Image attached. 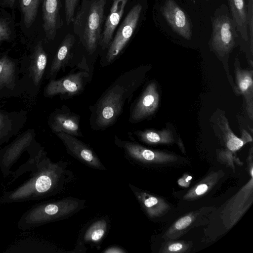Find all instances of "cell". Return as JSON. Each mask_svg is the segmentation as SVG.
Here are the masks:
<instances>
[{
	"label": "cell",
	"mask_w": 253,
	"mask_h": 253,
	"mask_svg": "<svg viewBox=\"0 0 253 253\" xmlns=\"http://www.w3.org/2000/svg\"><path fill=\"white\" fill-rule=\"evenodd\" d=\"M128 0H113L101 33L100 44L106 49L109 46L115 31L123 15Z\"/></svg>",
	"instance_id": "19"
},
{
	"label": "cell",
	"mask_w": 253,
	"mask_h": 253,
	"mask_svg": "<svg viewBox=\"0 0 253 253\" xmlns=\"http://www.w3.org/2000/svg\"><path fill=\"white\" fill-rule=\"evenodd\" d=\"M24 112H7L0 110V147L16 136L25 122Z\"/></svg>",
	"instance_id": "18"
},
{
	"label": "cell",
	"mask_w": 253,
	"mask_h": 253,
	"mask_svg": "<svg viewBox=\"0 0 253 253\" xmlns=\"http://www.w3.org/2000/svg\"></svg>",
	"instance_id": "37"
},
{
	"label": "cell",
	"mask_w": 253,
	"mask_h": 253,
	"mask_svg": "<svg viewBox=\"0 0 253 253\" xmlns=\"http://www.w3.org/2000/svg\"><path fill=\"white\" fill-rule=\"evenodd\" d=\"M224 175L222 170L210 172L184 195L183 199L193 201L201 198L208 194Z\"/></svg>",
	"instance_id": "24"
},
{
	"label": "cell",
	"mask_w": 253,
	"mask_h": 253,
	"mask_svg": "<svg viewBox=\"0 0 253 253\" xmlns=\"http://www.w3.org/2000/svg\"><path fill=\"white\" fill-rule=\"evenodd\" d=\"M219 126L223 132L224 148L218 150L217 159L219 162L230 167L235 171V164L242 166L243 163L237 157L236 152L248 142H252L251 134L245 129H242L241 138L237 137L231 130L228 122L225 117L219 121Z\"/></svg>",
	"instance_id": "7"
},
{
	"label": "cell",
	"mask_w": 253,
	"mask_h": 253,
	"mask_svg": "<svg viewBox=\"0 0 253 253\" xmlns=\"http://www.w3.org/2000/svg\"><path fill=\"white\" fill-rule=\"evenodd\" d=\"M41 0H19L23 20L26 28H29L37 17Z\"/></svg>",
	"instance_id": "29"
},
{
	"label": "cell",
	"mask_w": 253,
	"mask_h": 253,
	"mask_svg": "<svg viewBox=\"0 0 253 253\" xmlns=\"http://www.w3.org/2000/svg\"><path fill=\"white\" fill-rule=\"evenodd\" d=\"M78 2L79 0H64L65 20L68 25L73 22Z\"/></svg>",
	"instance_id": "32"
},
{
	"label": "cell",
	"mask_w": 253,
	"mask_h": 253,
	"mask_svg": "<svg viewBox=\"0 0 253 253\" xmlns=\"http://www.w3.org/2000/svg\"><path fill=\"white\" fill-rule=\"evenodd\" d=\"M71 154L88 165L99 169L104 168L93 151L76 136L60 132L56 134Z\"/></svg>",
	"instance_id": "16"
},
{
	"label": "cell",
	"mask_w": 253,
	"mask_h": 253,
	"mask_svg": "<svg viewBox=\"0 0 253 253\" xmlns=\"http://www.w3.org/2000/svg\"><path fill=\"white\" fill-rule=\"evenodd\" d=\"M47 62V56L42 42H38L34 48L29 67L30 75L34 85H39L44 74Z\"/></svg>",
	"instance_id": "25"
},
{
	"label": "cell",
	"mask_w": 253,
	"mask_h": 253,
	"mask_svg": "<svg viewBox=\"0 0 253 253\" xmlns=\"http://www.w3.org/2000/svg\"><path fill=\"white\" fill-rule=\"evenodd\" d=\"M75 41V36L71 33L67 34L62 40L51 64L49 73L51 80H55L58 72L68 63Z\"/></svg>",
	"instance_id": "21"
},
{
	"label": "cell",
	"mask_w": 253,
	"mask_h": 253,
	"mask_svg": "<svg viewBox=\"0 0 253 253\" xmlns=\"http://www.w3.org/2000/svg\"><path fill=\"white\" fill-rule=\"evenodd\" d=\"M104 252L105 253H122L125 251L121 248L113 247L107 249Z\"/></svg>",
	"instance_id": "35"
},
{
	"label": "cell",
	"mask_w": 253,
	"mask_h": 253,
	"mask_svg": "<svg viewBox=\"0 0 253 253\" xmlns=\"http://www.w3.org/2000/svg\"><path fill=\"white\" fill-rule=\"evenodd\" d=\"M17 69L16 62L7 55L0 58V90L3 88H14Z\"/></svg>",
	"instance_id": "27"
},
{
	"label": "cell",
	"mask_w": 253,
	"mask_h": 253,
	"mask_svg": "<svg viewBox=\"0 0 253 253\" xmlns=\"http://www.w3.org/2000/svg\"><path fill=\"white\" fill-rule=\"evenodd\" d=\"M211 22L210 44L218 55L224 56L233 49L240 38L227 6L222 4L217 8Z\"/></svg>",
	"instance_id": "5"
},
{
	"label": "cell",
	"mask_w": 253,
	"mask_h": 253,
	"mask_svg": "<svg viewBox=\"0 0 253 253\" xmlns=\"http://www.w3.org/2000/svg\"><path fill=\"white\" fill-rule=\"evenodd\" d=\"M9 0L11 2H13L14 1V0Z\"/></svg>",
	"instance_id": "36"
},
{
	"label": "cell",
	"mask_w": 253,
	"mask_h": 253,
	"mask_svg": "<svg viewBox=\"0 0 253 253\" xmlns=\"http://www.w3.org/2000/svg\"><path fill=\"white\" fill-rule=\"evenodd\" d=\"M192 246V242L169 240L162 244L159 253H188Z\"/></svg>",
	"instance_id": "31"
},
{
	"label": "cell",
	"mask_w": 253,
	"mask_h": 253,
	"mask_svg": "<svg viewBox=\"0 0 253 253\" xmlns=\"http://www.w3.org/2000/svg\"><path fill=\"white\" fill-rule=\"evenodd\" d=\"M80 121L79 115L71 112L67 106H63L50 114L48 124L55 134L64 132L76 137L82 136Z\"/></svg>",
	"instance_id": "12"
},
{
	"label": "cell",
	"mask_w": 253,
	"mask_h": 253,
	"mask_svg": "<svg viewBox=\"0 0 253 253\" xmlns=\"http://www.w3.org/2000/svg\"><path fill=\"white\" fill-rule=\"evenodd\" d=\"M63 178L61 164L52 162L45 152L31 171L29 178L0 196V204L38 200L52 195L60 189Z\"/></svg>",
	"instance_id": "2"
},
{
	"label": "cell",
	"mask_w": 253,
	"mask_h": 253,
	"mask_svg": "<svg viewBox=\"0 0 253 253\" xmlns=\"http://www.w3.org/2000/svg\"><path fill=\"white\" fill-rule=\"evenodd\" d=\"M161 11L166 21L175 33L186 40L191 39L192 30L190 20L174 0H166Z\"/></svg>",
	"instance_id": "11"
},
{
	"label": "cell",
	"mask_w": 253,
	"mask_h": 253,
	"mask_svg": "<svg viewBox=\"0 0 253 253\" xmlns=\"http://www.w3.org/2000/svg\"><path fill=\"white\" fill-rule=\"evenodd\" d=\"M135 195L146 213L150 218L161 217L170 210V206L162 198L144 192H137Z\"/></svg>",
	"instance_id": "20"
},
{
	"label": "cell",
	"mask_w": 253,
	"mask_h": 253,
	"mask_svg": "<svg viewBox=\"0 0 253 253\" xmlns=\"http://www.w3.org/2000/svg\"><path fill=\"white\" fill-rule=\"evenodd\" d=\"M77 200L67 199L36 204L25 211L17 222L21 230H29L42 225L76 211Z\"/></svg>",
	"instance_id": "4"
},
{
	"label": "cell",
	"mask_w": 253,
	"mask_h": 253,
	"mask_svg": "<svg viewBox=\"0 0 253 253\" xmlns=\"http://www.w3.org/2000/svg\"><path fill=\"white\" fill-rule=\"evenodd\" d=\"M253 72L239 67L235 69L236 83L238 89L245 98L246 109L249 118L253 119Z\"/></svg>",
	"instance_id": "23"
},
{
	"label": "cell",
	"mask_w": 253,
	"mask_h": 253,
	"mask_svg": "<svg viewBox=\"0 0 253 253\" xmlns=\"http://www.w3.org/2000/svg\"><path fill=\"white\" fill-rule=\"evenodd\" d=\"M159 103V94L156 84L151 82L131 109L129 121L137 123L152 115L158 108Z\"/></svg>",
	"instance_id": "14"
},
{
	"label": "cell",
	"mask_w": 253,
	"mask_h": 253,
	"mask_svg": "<svg viewBox=\"0 0 253 253\" xmlns=\"http://www.w3.org/2000/svg\"><path fill=\"white\" fill-rule=\"evenodd\" d=\"M61 0H42V27L47 41L54 39L57 31L62 28Z\"/></svg>",
	"instance_id": "17"
},
{
	"label": "cell",
	"mask_w": 253,
	"mask_h": 253,
	"mask_svg": "<svg viewBox=\"0 0 253 253\" xmlns=\"http://www.w3.org/2000/svg\"><path fill=\"white\" fill-rule=\"evenodd\" d=\"M34 129L19 134L10 143L0 149V169L4 178L11 175V168L22 154L36 141Z\"/></svg>",
	"instance_id": "10"
},
{
	"label": "cell",
	"mask_w": 253,
	"mask_h": 253,
	"mask_svg": "<svg viewBox=\"0 0 253 253\" xmlns=\"http://www.w3.org/2000/svg\"><path fill=\"white\" fill-rule=\"evenodd\" d=\"M134 134L141 141L149 144H170L174 142L173 135L169 129L160 131L147 129L136 131Z\"/></svg>",
	"instance_id": "28"
},
{
	"label": "cell",
	"mask_w": 253,
	"mask_h": 253,
	"mask_svg": "<svg viewBox=\"0 0 253 253\" xmlns=\"http://www.w3.org/2000/svg\"><path fill=\"white\" fill-rule=\"evenodd\" d=\"M106 0H82L73 20V31L88 53L100 44Z\"/></svg>",
	"instance_id": "3"
},
{
	"label": "cell",
	"mask_w": 253,
	"mask_h": 253,
	"mask_svg": "<svg viewBox=\"0 0 253 253\" xmlns=\"http://www.w3.org/2000/svg\"><path fill=\"white\" fill-rule=\"evenodd\" d=\"M29 155L28 160L11 173V178L7 185L12 184L16 180L27 172H31L37 166L43 154L45 153L40 143L36 141L27 151Z\"/></svg>",
	"instance_id": "26"
},
{
	"label": "cell",
	"mask_w": 253,
	"mask_h": 253,
	"mask_svg": "<svg viewBox=\"0 0 253 253\" xmlns=\"http://www.w3.org/2000/svg\"><path fill=\"white\" fill-rule=\"evenodd\" d=\"M107 229V223L104 220L96 221L92 223L85 233V241L97 242L104 237Z\"/></svg>",
	"instance_id": "30"
},
{
	"label": "cell",
	"mask_w": 253,
	"mask_h": 253,
	"mask_svg": "<svg viewBox=\"0 0 253 253\" xmlns=\"http://www.w3.org/2000/svg\"><path fill=\"white\" fill-rule=\"evenodd\" d=\"M117 139L129 156L141 162L151 164H166L173 163L178 160L177 156L172 154L151 150L134 142L121 141Z\"/></svg>",
	"instance_id": "13"
},
{
	"label": "cell",
	"mask_w": 253,
	"mask_h": 253,
	"mask_svg": "<svg viewBox=\"0 0 253 253\" xmlns=\"http://www.w3.org/2000/svg\"><path fill=\"white\" fill-rule=\"evenodd\" d=\"M10 35L11 30L9 24L4 20L0 19V43L8 40Z\"/></svg>",
	"instance_id": "33"
},
{
	"label": "cell",
	"mask_w": 253,
	"mask_h": 253,
	"mask_svg": "<svg viewBox=\"0 0 253 253\" xmlns=\"http://www.w3.org/2000/svg\"><path fill=\"white\" fill-rule=\"evenodd\" d=\"M250 179L226 203L221 218L227 230L231 229L243 216L253 202V167L248 168Z\"/></svg>",
	"instance_id": "6"
},
{
	"label": "cell",
	"mask_w": 253,
	"mask_h": 253,
	"mask_svg": "<svg viewBox=\"0 0 253 253\" xmlns=\"http://www.w3.org/2000/svg\"><path fill=\"white\" fill-rule=\"evenodd\" d=\"M89 79V74L85 69L71 73L58 80H50L44 90L46 97L57 95L69 98L81 93Z\"/></svg>",
	"instance_id": "9"
},
{
	"label": "cell",
	"mask_w": 253,
	"mask_h": 253,
	"mask_svg": "<svg viewBox=\"0 0 253 253\" xmlns=\"http://www.w3.org/2000/svg\"><path fill=\"white\" fill-rule=\"evenodd\" d=\"M192 176L188 174H185L179 178L177 181L178 185L181 187H188L190 184Z\"/></svg>",
	"instance_id": "34"
},
{
	"label": "cell",
	"mask_w": 253,
	"mask_h": 253,
	"mask_svg": "<svg viewBox=\"0 0 253 253\" xmlns=\"http://www.w3.org/2000/svg\"><path fill=\"white\" fill-rule=\"evenodd\" d=\"M213 207H203L185 214L174 221L162 236L165 241L175 240L190 229L205 222V216L213 210Z\"/></svg>",
	"instance_id": "15"
},
{
	"label": "cell",
	"mask_w": 253,
	"mask_h": 253,
	"mask_svg": "<svg viewBox=\"0 0 253 253\" xmlns=\"http://www.w3.org/2000/svg\"><path fill=\"white\" fill-rule=\"evenodd\" d=\"M230 13L241 40L249 41L246 0H228Z\"/></svg>",
	"instance_id": "22"
},
{
	"label": "cell",
	"mask_w": 253,
	"mask_h": 253,
	"mask_svg": "<svg viewBox=\"0 0 253 253\" xmlns=\"http://www.w3.org/2000/svg\"><path fill=\"white\" fill-rule=\"evenodd\" d=\"M140 68L127 71L109 86L90 109L91 128L103 130L114 125L142 81Z\"/></svg>",
	"instance_id": "1"
},
{
	"label": "cell",
	"mask_w": 253,
	"mask_h": 253,
	"mask_svg": "<svg viewBox=\"0 0 253 253\" xmlns=\"http://www.w3.org/2000/svg\"><path fill=\"white\" fill-rule=\"evenodd\" d=\"M142 9V5L138 3L126 14L107 48V64H110L118 57L130 41L138 25Z\"/></svg>",
	"instance_id": "8"
}]
</instances>
